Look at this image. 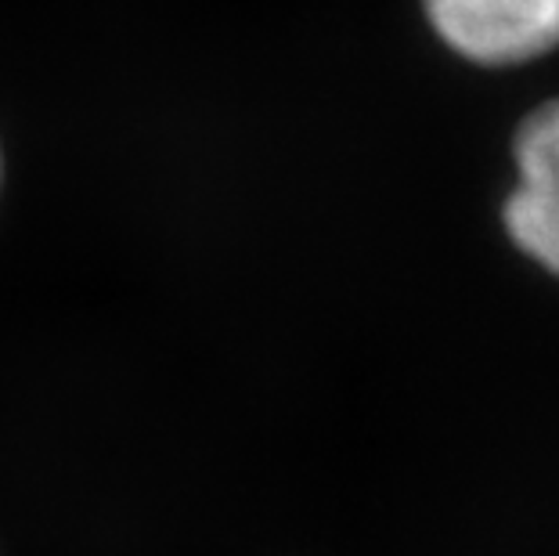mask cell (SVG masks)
I'll list each match as a JSON object with an SVG mask.
<instances>
[{"mask_svg":"<svg viewBox=\"0 0 559 556\" xmlns=\"http://www.w3.org/2000/svg\"><path fill=\"white\" fill-rule=\"evenodd\" d=\"M423 15L469 66L516 69L559 47V0H423Z\"/></svg>","mask_w":559,"mask_h":556,"instance_id":"obj_1","label":"cell"},{"mask_svg":"<svg viewBox=\"0 0 559 556\" xmlns=\"http://www.w3.org/2000/svg\"><path fill=\"white\" fill-rule=\"evenodd\" d=\"M516 250L559 279V98L523 116L513 138V192L502 206Z\"/></svg>","mask_w":559,"mask_h":556,"instance_id":"obj_2","label":"cell"},{"mask_svg":"<svg viewBox=\"0 0 559 556\" xmlns=\"http://www.w3.org/2000/svg\"><path fill=\"white\" fill-rule=\"evenodd\" d=\"M0 188H4V149H0Z\"/></svg>","mask_w":559,"mask_h":556,"instance_id":"obj_3","label":"cell"}]
</instances>
